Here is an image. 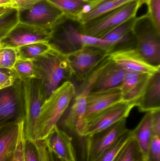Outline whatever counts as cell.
Wrapping results in <instances>:
<instances>
[{
  "instance_id": "obj_1",
  "label": "cell",
  "mask_w": 160,
  "mask_h": 161,
  "mask_svg": "<svg viewBox=\"0 0 160 161\" xmlns=\"http://www.w3.org/2000/svg\"><path fill=\"white\" fill-rule=\"evenodd\" d=\"M81 25L77 19L63 15L51 29L48 43L51 48L65 55L88 46L105 48L111 53L108 42L85 35L81 31Z\"/></svg>"
},
{
  "instance_id": "obj_2",
  "label": "cell",
  "mask_w": 160,
  "mask_h": 161,
  "mask_svg": "<svg viewBox=\"0 0 160 161\" xmlns=\"http://www.w3.org/2000/svg\"><path fill=\"white\" fill-rule=\"evenodd\" d=\"M32 61L35 78L40 81L46 99L63 83L73 78L67 55L51 47Z\"/></svg>"
},
{
  "instance_id": "obj_3",
  "label": "cell",
  "mask_w": 160,
  "mask_h": 161,
  "mask_svg": "<svg viewBox=\"0 0 160 161\" xmlns=\"http://www.w3.org/2000/svg\"><path fill=\"white\" fill-rule=\"evenodd\" d=\"M77 94L71 81L64 82L43 103L38 121L37 140H45L56 126Z\"/></svg>"
},
{
  "instance_id": "obj_4",
  "label": "cell",
  "mask_w": 160,
  "mask_h": 161,
  "mask_svg": "<svg viewBox=\"0 0 160 161\" xmlns=\"http://www.w3.org/2000/svg\"><path fill=\"white\" fill-rule=\"evenodd\" d=\"M145 0H135L82 23L81 31L86 36L101 38L106 34L133 17Z\"/></svg>"
},
{
  "instance_id": "obj_5",
  "label": "cell",
  "mask_w": 160,
  "mask_h": 161,
  "mask_svg": "<svg viewBox=\"0 0 160 161\" xmlns=\"http://www.w3.org/2000/svg\"><path fill=\"white\" fill-rule=\"evenodd\" d=\"M133 31L138 52L151 65L160 66V32L147 13L136 18Z\"/></svg>"
},
{
  "instance_id": "obj_6",
  "label": "cell",
  "mask_w": 160,
  "mask_h": 161,
  "mask_svg": "<svg viewBox=\"0 0 160 161\" xmlns=\"http://www.w3.org/2000/svg\"><path fill=\"white\" fill-rule=\"evenodd\" d=\"M22 81L25 110L24 137L25 140L36 141L38 121L46 97L38 79L34 78Z\"/></svg>"
},
{
  "instance_id": "obj_7",
  "label": "cell",
  "mask_w": 160,
  "mask_h": 161,
  "mask_svg": "<svg viewBox=\"0 0 160 161\" xmlns=\"http://www.w3.org/2000/svg\"><path fill=\"white\" fill-rule=\"evenodd\" d=\"M25 118L22 80L0 89V127L19 123Z\"/></svg>"
},
{
  "instance_id": "obj_8",
  "label": "cell",
  "mask_w": 160,
  "mask_h": 161,
  "mask_svg": "<svg viewBox=\"0 0 160 161\" xmlns=\"http://www.w3.org/2000/svg\"><path fill=\"white\" fill-rule=\"evenodd\" d=\"M111 53L105 48L88 46L67 55L73 77L83 81Z\"/></svg>"
},
{
  "instance_id": "obj_9",
  "label": "cell",
  "mask_w": 160,
  "mask_h": 161,
  "mask_svg": "<svg viewBox=\"0 0 160 161\" xmlns=\"http://www.w3.org/2000/svg\"><path fill=\"white\" fill-rule=\"evenodd\" d=\"M135 107L133 103L122 102L107 108L84 124L79 137L85 138L92 136L126 119Z\"/></svg>"
},
{
  "instance_id": "obj_10",
  "label": "cell",
  "mask_w": 160,
  "mask_h": 161,
  "mask_svg": "<svg viewBox=\"0 0 160 161\" xmlns=\"http://www.w3.org/2000/svg\"><path fill=\"white\" fill-rule=\"evenodd\" d=\"M128 130L126 127V119H125L99 133L84 138L85 161L96 160Z\"/></svg>"
},
{
  "instance_id": "obj_11",
  "label": "cell",
  "mask_w": 160,
  "mask_h": 161,
  "mask_svg": "<svg viewBox=\"0 0 160 161\" xmlns=\"http://www.w3.org/2000/svg\"><path fill=\"white\" fill-rule=\"evenodd\" d=\"M92 85L90 81H83L78 93L56 125L60 129L67 133L69 131L76 133L79 136L83 125L86 97L90 92Z\"/></svg>"
},
{
  "instance_id": "obj_12",
  "label": "cell",
  "mask_w": 160,
  "mask_h": 161,
  "mask_svg": "<svg viewBox=\"0 0 160 161\" xmlns=\"http://www.w3.org/2000/svg\"><path fill=\"white\" fill-rule=\"evenodd\" d=\"M19 22L50 31L63 13L49 0H40L31 7L18 10Z\"/></svg>"
},
{
  "instance_id": "obj_13",
  "label": "cell",
  "mask_w": 160,
  "mask_h": 161,
  "mask_svg": "<svg viewBox=\"0 0 160 161\" xmlns=\"http://www.w3.org/2000/svg\"><path fill=\"white\" fill-rule=\"evenodd\" d=\"M50 36V30L19 22L8 35L0 41V48L16 49L35 42H48Z\"/></svg>"
},
{
  "instance_id": "obj_14",
  "label": "cell",
  "mask_w": 160,
  "mask_h": 161,
  "mask_svg": "<svg viewBox=\"0 0 160 161\" xmlns=\"http://www.w3.org/2000/svg\"><path fill=\"white\" fill-rule=\"evenodd\" d=\"M110 57L114 63L127 71L150 75L160 71V66L148 63L135 47L113 51L110 54Z\"/></svg>"
},
{
  "instance_id": "obj_15",
  "label": "cell",
  "mask_w": 160,
  "mask_h": 161,
  "mask_svg": "<svg viewBox=\"0 0 160 161\" xmlns=\"http://www.w3.org/2000/svg\"><path fill=\"white\" fill-rule=\"evenodd\" d=\"M122 102L125 101L123 100L120 86L98 92H89L86 97V109L83 125L102 111Z\"/></svg>"
},
{
  "instance_id": "obj_16",
  "label": "cell",
  "mask_w": 160,
  "mask_h": 161,
  "mask_svg": "<svg viewBox=\"0 0 160 161\" xmlns=\"http://www.w3.org/2000/svg\"><path fill=\"white\" fill-rule=\"evenodd\" d=\"M45 140L49 150L60 161H77L72 137L57 126Z\"/></svg>"
},
{
  "instance_id": "obj_17",
  "label": "cell",
  "mask_w": 160,
  "mask_h": 161,
  "mask_svg": "<svg viewBox=\"0 0 160 161\" xmlns=\"http://www.w3.org/2000/svg\"><path fill=\"white\" fill-rule=\"evenodd\" d=\"M128 72L114 63L109 56L92 84L90 92H98L120 86Z\"/></svg>"
},
{
  "instance_id": "obj_18",
  "label": "cell",
  "mask_w": 160,
  "mask_h": 161,
  "mask_svg": "<svg viewBox=\"0 0 160 161\" xmlns=\"http://www.w3.org/2000/svg\"><path fill=\"white\" fill-rule=\"evenodd\" d=\"M136 18L129 19L101 38L109 42L111 52L136 47V38L133 28Z\"/></svg>"
},
{
  "instance_id": "obj_19",
  "label": "cell",
  "mask_w": 160,
  "mask_h": 161,
  "mask_svg": "<svg viewBox=\"0 0 160 161\" xmlns=\"http://www.w3.org/2000/svg\"><path fill=\"white\" fill-rule=\"evenodd\" d=\"M24 129V121L0 127V161H10Z\"/></svg>"
},
{
  "instance_id": "obj_20",
  "label": "cell",
  "mask_w": 160,
  "mask_h": 161,
  "mask_svg": "<svg viewBox=\"0 0 160 161\" xmlns=\"http://www.w3.org/2000/svg\"><path fill=\"white\" fill-rule=\"evenodd\" d=\"M133 1L135 0H90L77 19L81 23H84Z\"/></svg>"
},
{
  "instance_id": "obj_21",
  "label": "cell",
  "mask_w": 160,
  "mask_h": 161,
  "mask_svg": "<svg viewBox=\"0 0 160 161\" xmlns=\"http://www.w3.org/2000/svg\"><path fill=\"white\" fill-rule=\"evenodd\" d=\"M137 107L141 112L160 110V71L151 76Z\"/></svg>"
},
{
  "instance_id": "obj_22",
  "label": "cell",
  "mask_w": 160,
  "mask_h": 161,
  "mask_svg": "<svg viewBox=\"0 0 160 161\" xmlns=\"http://www.w3.org/2000/svg\"><path fill=\"white\" fill-rule=\"evenodd\" d=\"M24 161H53L52 153L45 140L32 141L25 139Z\"/></svg>"
},
{
  "instance_id": "obj_23",
  "label": "cell",
  "mask_w": 160,
  "mask_h": 161,
  "mask_svg": "<svg viewBox=\"0 0 160 161\" xmlns=\"http://www.w3.org/2000/svg\"><path fill=\"white\" fill-rule=\"evenodd\" d=\"M152 112H147L133 131V137L138 142L145 160L153 136L151 126Z\"/></svg>"
},
{
  "instance_id": "obj_24",
  "label": "cell",
  "mask_w": 160,
  "mask_h": 161,
  "mask_svg": "<svg viewBox=\"0 0 160 161\" xmlns=\"http://www.w3.org/2000/svg\"><path fill=\"white\" fill-rule=\"evenodd\" d=\"M61 10L63 15L73 19H78L90 0H49Z\"/></svg>"
},
{
  "instance_id": "obj_25",
  "label": "cell",
  "mask_w": 160,
  "mask_h": 161,
  "mask_svg": "<svg viewBox=\"0 0 160 161\" xmlns=\"http://www.w3.org/2000/svg\"><path fill=\"white\" fill-rule=\"evenodd\" d=\"M50 48L47 42H35L16 48L18 59L32 60L42 54Z\"/></svg>"
},
{
  "instance_id": "obj_26",
  "label": "cell",
  "mask_w": 160,
  "mask_h": 161,
  "mask_svg": "<svg viewBox=\"0 0 160 161\" xmlns=\"http://www.w3.org/2000/svg\"><path fill=\"white\" fill-rule=\"evenodd\" d=\"M114 161H145L143 155L133 136Z\"/></svg>"
},
{
  "instance_id": "obj_27",
  "label": "cell",
  "mask_w": 160,
  "mask_h": 161,
  "mask_svg": "<svg viewBox=\"0 0 160 161\" xmlns=\"http://www.w3.org/2000/svg\"><path fill=\"white\" fill-rule=\"evenodd\" d=\"M133 131L129 129L110 148L95 161H114L128 142L133 137Z\"/></svg>"
},
{
  "instance_id": "obj_28",
  "label": "cell",
  "mask_w": 160,
  "mask_h": 161,
  "mask_svg": "<svg viewBox=\"0 0 160 161\" xmlns=\"http://www.w3.org/2000/svg\"><path fill=\"white\" fill-rule=\"evenodd\" d=\"M18 23V12L16 8H10L0 16V41Z\"/></svg>"
},
{
  "instance_id": "obj_29",
  "label": "cell",
  "mask_w": 160,
  "mask_h": 161,
  "mask_svg": "<svg viewBox=\"0 0 160 161\" xmlns=\"http://www.w3.org/2000/svg\"><path fill=\"white\" fill-rule=\"evenodd\" d=\"M13 69L18 79L22 81L35 78L32 60L18 58L13 67Z\"/></svg>"
},
{
  "instance_id": "obj_30",
  "label": "cell",
  "mask_w": 160,
  "mask_h": 161,
  "mask_svg": "<svg viewBox=\"0 0 160 161\" xmlns=\"http://www.w3.org/2000/svg\"><path fill=\"white\" fill-rule=\"evenodd\" d=\"M149 75L145 74L128 72L120 85L122 94L129 92Z\"/></svg>"
},
{
  "instance_id": "obj_31",
  "label": "cell",
  "mask_w": 160,
  "mask_h": 161,
  "mask_svg": "<svg viewBox=\"0 0 160 161\" xmlns=\"http://www.w3.org/2000/svg\"><path fill=\"white\" fill-rule=\"evenodd\" d=\"M17 59L15 49L0 48V69H12Z\"/></svg>"
},
{
  "instance_id": "obj_32",
  "label": "cell",
  "mask_w": 160,
  "mask_h": 161,
  "mask_svg": "<svg viewBox=\"0 0 160 161\" xmlns=\"http://www.w3.org/2000/svg\"><path fill=\"white\" fill-rule=\"evenodd\" d=\"M145 3L147 6V14L160 32V0H145Z\"/></svg>"
},
{
  "instance_id": "obj_33",
  "label": "cell",
  "mask_w": 160,
  "mask_h": 161,
  "mask_svg": "<svg viewBox=\"0 0 160 161\" xmlns=\"http://www.w3.org/2000/svg\"><path fill=\"white\" fill-rule=\"evenodd\" d=\"M145 161H160V136H152Z\"/></svg>"
},
{
  "instance_id": "obj_34",
  "label": "cell",
  "mask_w": 160,
  "mask_h": 161,
  "mask_svg": "<svg viewBox=\"0 0 160 161\" xmlns=\"http://www.w3.org/2000/svg\"><path fill=\"white\" fill-rule=\"evenodd\" d=\"M18 78L13 69H0V89L12 85Z\"/></svg>"
},
{
  "instance_id": "obj_35",
  "label": "cell",
  "mask_w": 160,
  "mask_h": 161,
  "mask_svg": "<svg viewBox=\"0 0 160 161\" xmlns=\"http://www.w3.org/2000/svg\"><path fill=\"white\" fill-rule=\"evenodd\" d=\"M25 142L24 129L20 134L18 145L10 161H24V145Z\"/></svg>"
},
{
  "instance_id": "obj_36",
  "label": "cell",
  "mask_w": 160,
  "mask_h": 161,
  "mask_svg": "<svg viewBox=\"0 0 160 161\" xmlns=\"http://www.w3.org/2000/svg\"><path fill=\"white\" fill-rule=\"evenodd\" d=\"M151 126L153 135L160 136V110L152 112Z\"/></svg>"
},
{
  "instance_id": "obj_37",
  "label": "cell",
  "mask_w": 160,
  "mask_h": 161,
  "mask_svg": "<svg viewBox=\"0 0 160 161\" xmlns=\"http://www.w3.org/2000/svg\"><path fill=\"white\" fill-rule=\"evenodd\" d=\"M40 0H13V4L11 8L18 10L26 9L34 5Z\"/></svg>"
},
{
  "instance_id": "obj_38",
  "label": "cell",
  "mask_w": 160,
  "mask_h": 161,
  "mask_svg": "<svg viewBox=\"0 0 160 161\" xmlns=\"http://www.w3.org/2000/svg\"><path fill=\"white\" fill-rule=\"evenodd\" d=\"M13 4V0H0V7L11 8Z\"/></svg>"
},
{
  "instance_id": "obj_39",
  "label": "cell",
  "mask_w": 160,
  "mask_h": 161,
  "mask_svg": "<svg viewBox=\"0 0 160 161\" xmlns=\"http://www.w3.org/2000/svg\"><path fill=\"white\" fill-rule=\"evenodd\" d=\"M9 8H10L6 7H0V16H1L3 13H4Z\"/></svg>"
},
{
  "instance_id": "obj_40",
  "label": "cell",
  "mask_w": 160,
  "mask_h": 161,
  "mask_svg": "<svg viewBox=\"0 0 160 161\" xmlns=\"http://www.w3.org/2000/svg\"><path fill=\"white\" fill-rule=\"evenodd\" d=\"M53 161H60L59 159H58L53 154Z\"/></svg>"
}]
</instances>
